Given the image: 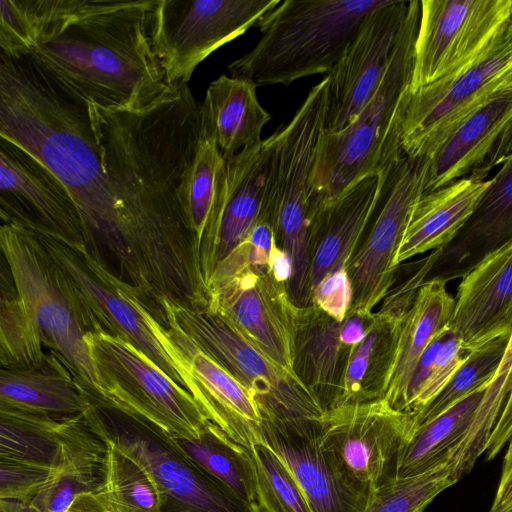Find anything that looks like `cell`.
Instances as JSON below:
<instances>
[{"label":"cell","mask_w":512,"mask_h":512,"mask_svg":"<svg viewBox=\"0 0 512 512\" xmlns=\"http://www.w3.org/2000/svg\"><path fill=\"white\" fill-rule=\"evenodd\" d=\"M484 391L471 394L437 417L414 427L402 448L397 477L419 474L439 464L450 463L452 453L473 421Z\"/></svg>","instance_id":"obj_33"},{"label":"cell","mask_w":512,"mask_h":512,"mask_svg":"<svg viewBox=\"0 0 512 512\" xmlns=\"http://www.w3.org/2000/svg\"><path fill=\"white\" fill-rule=\"evenodd\" d=\"M425 192L463 178L485 180L495 167L512 159V92L468 118L427 158Z\"/></svg>","instance_id":"obj_21"},{"label":"cell","mask_w":512,"mask_h":512,"mask_svg":"<svg viewBox=\"0 0 512 512\" xmlns=\"http://www.w3.org/2000/svg\"><path fill=\"white\" fill-rule=\"evenodd\" d=\"M512 466V433L507 442V450L503 459V466L501 474L506 473Z\"/></svg>","instance_id":"obj_50"},{"label":"cell","mask_w":512,"mask_h":512,"mask_svg":"<svg viewBox=\"0 0 512 512\" xmlns=\"http://www.w3.org/2000/svg\"><path fill=\"white\" fill-rule=\"evenodd\" d=\"M36 234L69 276L99 331L128 341L184 387L175 364L150 327L145 305L135 289L107 266L102 253L75 249Z\"/></svg>","instance_id":"obj_17"},{"label":"cell","mask_w":512,"mask_h":512,"mask_svg":"<svg viewBox=\"0 0 512 512\" xmlns=\"http://www.w3.org/2000/svg\"><path fill=\"white\" fill-rule=\"evenodd\" d=\"M471 353L457 337L450 334L436 355L428 376L410 401L407 413L417 414L432 402Z\"/></svg>","instance_id":"obj_41"},{"label":"cell","mask_w":512,"mask_h":512,"mask_svg":"<svg viewBox=\"0 0 512 512\" xmlns=\"http://www.w3.org/2000/svg\"><path fill=\"white\" fill-rule=\"evenodd\" d=\"M207 309L217 313L263 354L294 373V344L299 307L270 266L226 257L208 283Z\"/></svg>","instance_id":"obj_10"},{"label":"cell","mask_w":512,"mask_h":512,"mask_svg":"<svg viewBox=\"0 0 512 512\" xmlns=\"http://www.w3.org/2000/svg\"><path fill=\"white\" fill-rule=\"evenodd\" d=\"M512 242V159L491 178L476 210L444 248L429 279L445 282L464 277L485 256Z\"/></svg>","instance_id":"obj_23"},{"label":"cell","mask_w":512,"mask_h":512,"mask_svg":"<svg viewBox=\"0 0 512 512\" xmlns=\"http://www.w3.org/2000/svg\"><path fill=\"white\" fill-rule=\"evenodd\" d=\"M17 2L33 38L28 56L86 102L136 110L173 85L151 47L156 0Z\"/></svg>","instance_id":"obj_2"},{"label":"cell","mask_w":512,"mask_h":512,"mask_svg":"<svg viewBox=\"0 0 512 512\" xmlns=\"http://www.w3.org/2000/svg\"><path fill=\"white\" fill-rule=\"evenodd\" d=\"M226 194V160L212 140L200 138L182 185V201L208 283L216 267L221 216Z\"/></svg>","instance_id":"obj_29"},{"label":"cell","mask_w":512,"mask_h":512,"mask_svg":"<svg viewBox=\"0 0 512 512\" xmlns=\"http://www.w3.org/2000/svg\"><path fill=\"white\" fill-rule=\"evenodd\" d=\"M149 324L172 359L184 387L206 418L235 442L250 447L261 440L264 419L254 396L203 351L169 316L162 326L148 312Z\"/></svg>","instance_id":"obj_19"},{"label":"cell","mask_w":512,"mask_h":512,"mask_svg":"<svg viewBox=\"0 0 512 512\" xmlns=\"http://www.w3.org/2000/svg\"><path fill=\"white\" fill-rule=\"evenodd\" d=\"M1 512H33L27 501L1 499Z\"/></svg>","instance_id":"obj_48"},{"label":"cell","mask_w":512,"mask_h":512,"mask_svg":"<svg viewBox=\"0 0 512 512\" xmlns=\"http://www.w3.org/2000/svg\"><path fill=\"white\" fill-rule=\"evenodd\" d=\"M459 479L451 463L394 478L369 496L363 512H424L436 496Z\"/></svg>","instance_id":"obj_39"},{"label":"cell","mask_w":512,"mask_h":512,"mask_svg":"<svg viewBox=\"0 0 512 512\" xmlns=\"http://www.w3.org/2000/svg\"><path fill=\"white\" fill-rule=\"evenodd\" d=\"M270 268L276 280L286 284L288 287L292 273L291 262L287 253L278 247L276 242L270 256Z\"/></svg>","instance_id":"obj_46"},{"label":"cell","mask_w":512,"mask_h":512,"mask_svg":"<svg viewBox=\"0 0 512 512\" xmlns=\"http://www.w3.org/2000/svg\"><path fill=\"white\" fill-rule=\"evenodd\" d=\"M512 92V16L486 52L452 78L411 92L401 147L430 158L472 115Z\"/></svg>","instance_id":"obj_8"},{"label":"cell","mask_w":512,"mask_h":512,"mask_svg":"<svg viewBox=\"0 0 512 512\" xmlns=\"http://www.w3.org/2000/svg\"><path fill=\"white\" fill-rule=\"evenodd\" d=\"M419 19L420 1L411 0L394 57L371 99L346 127L322 133L310 178L311 201L334 199L358 181L389 171L405 157L401 133Z\"/></svg>","instance_id":"obj_3"},{"label":"cell","mask_w":512,"mask_h":512,"mask_svg":"<svg viewBox=\"0 0 512 512\" xmlns=\"http://www.w3.org/2000/svg\"><path fill=\"white\" fill-rule=\"evenodd\" d=\"M508 398L486 447V460L494 459L507 444L512 433V371L508 383Z\"/></svg>","instance_id":"obj_44"},{"label":"cell","mask_w":512,"mask_h":512,"mask_svg":"<svg viewBox=\"0 0 512 512\" xmlns=\"http://www.w3.org/2000/svg\"><path fill=\"white\" fill-rule=\"evenodd\" d=\"M32 48V34L17 0H0V55L27 56Z\"/></svg>","instance_id":"obj_42"},{"label":"cell","mask_w":512,"mask_h":512,"mask_svg":"<svg viewBox=\"0 0 512 512\" xmlns=\"http://www.w3.org/2000/svg\"><path fill=\"white\" fill-rule=\"evenodd\" d=\"M86 341L99 381L95 402L166 442L201 440L212 424L192 395L126 340L104 332Z\"/></svg>","instance_id":"obj_7"},{"label":"cell","mask_w":512,"mask_h":512,"mask_svg":"<svg viewBox=\"0 0 512 512\" xmlns=\"http://www.w3.org/2000/svg\"><path fill=\"white\" fill-rule=\"evenodd\" d=\"M85 418L150 473L164 500L162 512H262L257 503L243 499L158 436L156 440L124 420L114 409L95 404Z\"/></svg>","instance_id":"obj_14"},{"label":"cell","mask_w":512,"mask_h":512,"mask_svg":"<svg viewBox=\"0 0 512 512\" xmlns=\"http://www.w3.org/2000/svg\"><path fill=\"white\" fill-rule=\"evenodd\" d=\"M328 79L313 86L292 119L275 131L270 177L277 199L275 242L296 270L310 263V178L324 132Z\"/></svg>","instance_id":"obj_12"},{"label":"cell","mask_w":512,"mask_h":512,"mask_svg":"<svg viewBox=\"0 0 512 512\" xmlns=\"http://www.w3.org/2000/svg\"><path fill=\"white\" fill-rule=\"evenodd\" d=\"M414 415L384 399L338 406L324 413L318 444L341 479L365 497L397 478Z\"/></svg>","instance_id":"obj_9"},{"label":"cell","mask_w":512,"mask_h":512,"mask_svg":"<svg viewBox=\"0 0 512 512\" xmlns=\"http://www.w3.org/2000/svg\"><path fill=\"white\" fill-rule=\"evenodd\" d=\"M67 512H100L96 506L85 496L78 497Z\"/></svg>","instance_id":"obj_49"},{"label":"cell","mask_w":512,"mask_h":512,"mask_svg":"<svg viewBox=\"0 0 512 512\" xmlns=\"http://www.w3.org/2000/svg\"><path fill=\"white\" fill-rule=\"evenodd\" d=\"M448 329L473 352L512 333V242L485 256L457 288Z\"/></svg>","instance_id":"obj_22"},{"label":"cell","mask_w":512,"mask_h":512,"mask_svg":"<svg viewBox=\"0 0 512 512\" xmlns=\"http://www.w3.org/2000/svg\"><path fill=\"white\" fill-rule=\"evenodd\" d=\"M411 0H388L363 20L328 79L325 132L350 124L380 85L400 42Z\"/></svg>","instance_id":"obj_18"},{"label":"cell","mask_w":512,"mask_h":512,"mask_svg":"<svg viewBox=\"0 0 512 512\" xmlns=\"http://www.w3.org/2000/svg\"><path fill=\"white\" fill-rule=\"evenodd\" d=\"M257 87L248 79L221 75L200 103L201 137L212 140L225 160L262 142L271 115L260 104Z\"/></svg>","instance_id":"obj_25"},{"label":"cell","mask_w":512,"mask_h":512,"mask_svg":"<svg viewBox=\"0 0 512 512\" xmlns=\"http://www.w3.org/2000/svg\"><path fill=\"white\" fill-rule=\"evenodd\" d=\"M256 502L262 512H311L307 499L285 460L263 440L250 447Z\"/></svg>","instance_id":"obj_37"},{"label":"cell","mask_w":512,"mask_h":512,"mask_svg":"<svg viewBox=\"0 0 512 512\" xmlns=\"http://www.w3.org/2000/svg\"><path fill=\"white\" fill-rule=\"evenodd\" d=\"M512 16V0H422L411 92L446 81L478 60Z\"/></svg>","instance_id":"obj_13"},{"label":"cell","mask_w":512,"mask_h":512,"mask_svg":"<svg viewBox=\"0 0 512 512\" xmlns=\"http://www.w3.org/2000/svg\"><path fill=\"white\" fill-rule=\"evenodd\" d=\"M507 512H512V508L509 511H507Z\"/></svg>","instance_id":"obj_51"},{"label":"cell","mask_w":512,"mask_h":512,"mask_svg":"<svg viewBox=\"0 0 512 512\" xmlns=\"http://www.w3.org/2000/svg\"><path fill=\"white\" fill-rule=\"evenodd\" d=\"M428 165L427 158L405 156L392 170L380 210L347 266L352 288L349 312L372 314L393 288L397 253L425 192Z\"/></svg>","instance_id":"obj_16"},{"label":"cell","mask_w":512,"mask_h":512,"mask_svg":"<svg viewBox=\"0 0 512 512\" xmlns=\"http://www.w3.org/2000/svg\"><path fill=\"white\" fill-rule=\"evenodd\" d=\"M491 183L459 179L424 193L416 203L396 257V265L447 246L476 210Z\"/></svg>","instance_id":"obj_26"},{"label":"cell","mask_w":512,"mask_h":512,"mask_svg":"<svg viewBox=\"0 0 512 512\" xmlns=\"http://www.w3.org/2000/svg\"><path fill=\"white\" fill-rule=\"evenodd\" d=\"M88 110L119 205L104 249L135 286L189 281L200 269V255L182 185L201 138L200 103L187 83L180 82L136 110L92 103Z\"/></svg>","instance_id":"obj_1"},{"label":"cell","mask_w":512,"mask_h":512,"mask_svg":"<svg viewBox=\"0 0 512 512\" xmlns=\"http://www.w3.org/2000/svg\"><path fill=\"white\" fill-rule=\"evenodd\" d=\"M0 247L44 346L97 398L100 386L86 335L99 329L69 276L40 237L28 229L2 223Z\"/></svg>","instance_id":"obj_5"},{"label":"cell","mask_w":512,"mask_h":512,"mask_svg":"<svg viewBox=\"0 0 512 512\" xmlns=\"http://www.w3.org/2000/svg\"><path fill=\"white\" fill-rule=\"evenodd\" d=\"M84 420L105 445L101 482L85 496L100 512H162L164 500L150 473L122 452L100 427Z\"/></svg>","instance_id":"obj_32"},{"label":"cell","mask_w":512,"mask_h":512,"mask_svg":"<svg viewBox=\"0 0 512 512\" xmlns=\"http://www.w3.org/2000/svg\"><path fill=\"white\" fill-rule=\"evenodd\" d=\"M388 0H284L258 21L261 37L230 76L282 84L335 67L363 20Z\"/></svg>","instance_id":"obj_4"},{"label":"cell","mask_w":512,"mask_h":512,"mask_svg":"<svg viewBox=\"0 0 512 512\" xmlns=\"http://www.w3.org/2000/svg\"><path fill=\"white\" fill-rule=\"evenodd\" d=\"M44 347L39 330L16 290L7 265L4 267L2 264L0 281L1 368L45 369L53 363L55 354L51 352V355H47L44 352Z\"/></svg>","instance_id":"obj_36"},{"label":"cell","mask_w":512,"mask_h":512,"mask_svg":"<svg viewBox=\"0 0 512 512\" xmlns=\"http://www.w3.org/2000/svg\"><path fill=\"white\" fill-rule=\"evenodd\" d=\"M394 167L358 181L334 199L311 201L310 296L327 275L348 266L379 208Z\"/></svg>","instance_id":"obj_20"},{"label":"cell","mask_w":512,"mask_h":512,"mask_svg":"<svg viewBox=\"0 0 512 512\" xmlns=\"http://www.w3.org/2000/svg\"><path fill=\"white\" fill-rule=\"evenodd\" d=\"M440 279H429L419 289L405 316L383 399L394 409L405 412L411 380L422 354L432 340L447 327L455 300Z\"/></svg>","instance_id":"obj_27"},{"label":"cell","mask_w":512,"mask_h":512,"mask_svg":"<svg viewBox=\"0 0 512 512\" xmlns=\"http://www.w3.org/2000/svg\"><path fill=\"white\" fill-rule=\"evenodd\" d=\"M352 301V288L347 267L327 275L310 296L309 306H315L335 320L346 318Z\"/></svg>","instance_id":"obj_43"},{"label":"cell","mask_w":512,"mask_h":512,"mask_svg":"<svg viewBox=\"0 0 512 512\" xmlns=\"http://www.w3.org/2000/svg\"><path fill=\"white\" fill-rule=\"evenodd\" d=\"M512 508V466L504 474L495 493L494 500L488 512H507Z\"/></svg>","instance_id":"obj_45"},{"label":"cell","mask_w":512,"mask_h":512,"mask_svg":"<svg viewBox=\"0 0 512 512\" xmlns=\"http://www.w3.org/2000/svg\"><path fill=\"white\" fill-rule=\"evenodd\" d=\"M94 397L55 355L45 369L0 370V405L50 416L84 414Z\"/></svg>","instance_id":"obj_31"},{"label":"cell","mask_w":512,"mask_h":512,"mask_svg":"<svg viewBox=\"0 0 512 512\" xmlns=\"http://www.w3.org/2000/svg\"><path fill=\"white\" fill-rule=\"evenodd\" d=\"M402 322L381 320L374 314L365 338L350 353L339 406L383 399Z\"/></svg>","instance_id":"obj_34"},{"label":"cell","mask_w":512,"mask_h":512,"mask_svg":"<svg viewBox=\"0 0 512 512\" xmlns=\"http://www.w3.org/2000/svg\"><path fill=\"white\" fill-rule=\"evenodd\" d=\"M261 440L285 460L311 512H363L367 499L350 488L320 450L318 440L285 434L263 424Z\"/></svg>","instance_id":"obj_30"},{"label":"cell","mask_w":512,"mask_h":512,"mask_svg":"<svg viewBox=\"0 0 512 512\" xmlns=\"http://www.w3.org/2000/svg\"><path fill=\"white\" fill-rule=\"evenodd\" d=\"M281 0H156L150 42L169 84L187 83L213 51L257 25Z\"/></svg>","instance_id":"obj_11"},{"label":"cell","mask_w":512,"mask_h":512,"mask_svg":"<svg viewBox=\"0 0 512 512\" xmlns=\"http://www.w3.org/2000/svg\"><path fill=\"white\" fill-rule=\"evenodd\" d=\"M508 340L495 339L473 351L439 395L414 414V427L437 417L471 394L486 390L501 363Z\"/></svg>","instance_id":"obj_40"},{"label":"cell","mask_w":512,"mask_h":512,"mask_svg":"<svg viewBox=\"0 0 512 512\" xmlns=\"http://www.w3.org/2000/svg\"><path fill=\"white\" fill-rule=\"evenodd\" d=\"M207 293H208V287H207ZM139 296V295H138ZM209 294L206 295L204 301L202 303H200L198 306L196 307H193V308H189V309H195V310H203V309H206L207 306H208V301H209ZM140 298V297H139ZM142 301V300H141ZM143 302V301H142ZM165 302H168V301H165ZM164 302V303H165ZM170 303V302H169ZM143 304L145 305V308L150 312V314L153 316V318L155 320H157L160 324L162 325H166L167 324V316H166V313H165V310H164V304H163V307L162 308H150L148 307L144 302ZM173 304V303H172ZM176 305V304H174ZM180 306V305H179ZM183 307V306H182ZM187 308V307H185Z\"/></svg>","instance_id":"obj_47"},{"label":"cell","mask_w":512,"mask_h":512,"mask_svg":"<svg viewBox=\"0 0 512 512\" xmlns=\"http://www.w3.org/2000/svg\"><path fill=\"white\" fill-rule=\"evenodd\" d=\"M342 324L315 306L299 309L293 369L324 412L340 404L345 368L353 350L341 340Z\"/></svg>","instance_id":"obj_24"},{"label":"cell","mask_w":512,"mask_h":512,"mask_svg":"<svg viewBox=\"0 0 512 512\" xmlns=\"http://www.w3.org/2000/svg\"><path fill=\"white\" fill-rule=\"evenodd\" d=\"M166 316L254 396L264 423L280 433L318 440L324 410L302 381L209 310L164 303Z\"/></svg>","instance_id":"obj_6"},{"label":"cell","mask_w":512,"mask_h":512,"mask_svg":"<svg viewBox=\"0 0 512 512\" xmlns=\"http://www.w3.org/2000/svg\"><path fill=\"white\" fill-rule=\"evenodd\" d=\"M2 223L53 237L75 249L101 252L67 187L15 143L0 141Z\"/></svg>","instance_id":"obj_15"},{"label":"cell","mask_w":512,"mask_h":512,"mask_svg":"<svg viewBox=\"0 0 512 512\" xmlns=\"http://www.w3.org/2000/svg\"><path fill=\"white\" fill-rule=\"evenodd\" d=\"M166 443L243 499L257 503L249 447L235 442L213 424L201 440H173Z\"/></svg>","instance_id":"obj_35"},{"label":"cell","mask_w":512,"mask_h":512,"mask_svg":"<svg viewBox=\"0 0 512 512\" xmlns=\"http://www.w3.org/2000/svg\"><path fill=\"white\" fill-rule=\"evenodd\" d=\"M512 371V333L501 363L484 391L473 421L452 454V462L460 475L468 473L485 453L492 431L508 398V383Z\"/></svg>","instance_id":"obj_38"},{"label":"cell","mask_w":512,"mask_h":512,"mask_svg":"<svg viewBox=\"0 0 512 512\" xmlns=\"http://www.w3.org/2000/svg\"><path fill=\"white\" fill-rule=\"evenodd\" d=\"M275 132L226 160V194L217 246V264L235 250L259 219L275 147Z\"/></svg>","instance_id":"obj_28"}]
</instances>
